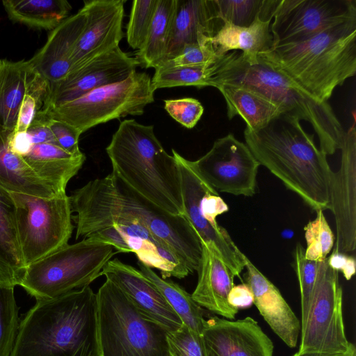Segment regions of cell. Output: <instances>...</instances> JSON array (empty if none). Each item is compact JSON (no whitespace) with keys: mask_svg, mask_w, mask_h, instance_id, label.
<instances>
[{"mask_svg":"<svg viewBox=\"0 0 356 356\" xmlns=\"http://www.w3.org/2000/svg\"><path fill=\"white\" fill-rule=\"evenodd\" d=\"M76 238L85 229L118 218H132L143 223L165 243L188 268L199 267L202 244L184 216L172 215L159 208L125 184L115 172L88 181L69 196Z\"/></svg>","mask_w":356,"mask_h":356,"instance_id":"cell-1","label":"cell"},{"mask_svg":"<svg viewBox=\"0 0 356 356\" xmlns=\"http://www.w3.org/2000/svg\"><path fill=\"white\" fill-rule=\"evenodd\" d=\"M300 120L282 113L262 129L244 130L245 144L259 161L313 210L330 209L334 172Z\"/></svg>","mask_w":356,"mask_h":356,"instance_id":"cell-2","label":"cell"},{"mask_svg":"<svg viewBox=\"0 0 356 356\" xmlns=\"http://www.w3.org/2000/svg\"><path fill=\"white\" fill-rule=\"evenodd\" d=\"M10 356H100L96 293L88 286L36 300L19 322Z\"/></svg>","mask_w":356,"mask_h":356,"instance_id":"cell-3","label":"cell"},{"mask_svg":"<svg viewBox=\"0 0 356 356\" xmlns=\"http://www.w3.org/2000/svg\"><path fill=\"white\" fill-rule=\"evenodd\" d=\"M258 60L282 73L320 102L356 73V19L298 42L272 47Z\"/></svg>","mask_w":356,"mask_h":356,"instance_id":"cell-4","label":"cell"},{"mask_svg":"<svg viewBox=\"0 0 356 356\" xmlns=\"http://www.w3.org/2000/svg\"><path fill=\"white\" fill-rule=\"evenodd\" d=\"M113 172L146 200L175 216H184L176 161L156 138L153 125L124 120L106 148Z\"/></svg>","mask_w":356,"mask_h":356,"instance_id":"cell-5","label":"cell"},{"mask_svg":"<svg viewBox=\"0 0 356 356\" xmlns=\"http://www.w3.org/2000/svg\"><path fill=\"white\" fill-rule=\"evenodd\" d=\"M213 67L211 86L232 84L251 88L280 105L286 113L308 122L318 136L320 149L326 155L341 149L345 131L328 102L314 99L264 63L249 64L241 51L220 56Z\"/></svg>","mask_w":356,"mask_h":356,"instance_id":"cell-6","label":"cell"},{"mask_svg":"<svg viewBox=\"0 0 356 356\" xmlns=\"http://www.w3.org/2000/svg\"><path fill=\"white\" fill-rule=\"evenodd\" d=\"M96 296L100 356H170L167 332L144 318L115 284L106 280Z\"/></svg>","mask_w":356,"mask_h":356,"instance_id":"cell-7","label":"cell"},{"mask_svg":"<svg viewBox=\"0 0 356 356\" xmlns=\"http://www.w3.org/2000/svg\"><path fill=\"white\" fill-rule=\"evenodd\" d=\"M117 252L92 238L68 243L26 266L19 286L36 300L61 296L90 286Z\"/></svg>","mask_w":356,"mask_h":356,"instance_id":"cell-8","label":"cell"},{"mask_svg":"<svg viewBox=\"0 0 356 356\" xmlns=\"http://www.w3.org/2000/svg\"><path fill=\"white\" fill-rule=\"evenodd\" d=\"M154 91L149 75L135 71L122 81L97 88L76 99L42 111L51 118L73 126L82 134L114 119L143 114L145 106L154 101Z\"/></svg>","mask_w":356,"mask_h":356,"instance_id":"cell-9","label":"cell"},{"mask_svg":"<svg viewBox=\"0 0 356 356\" xmlns=\"http://www.w3.org/2000/svg\"><path fill=\"white\" fill-rule=\"evenodd\" d=\"M172 153L180 174L185 217L200 241L212 246L233 275L239 276L245 268V254L216 221L229 210L227 204L202 178L192 161L173 149Z\"/></svg>","mask_w":356,"mask_h":356,"instance_id":"cell-10","label":"cell"},{"mask_svg":"<svg viewBox=\"0 0 356 356\" xmlns=\"http://www.w3.org/2000/svg\"><path fill=\"white\" fill-rule=\"evenodd\" d=\"M10 195L16 208L17 237L25 268L68 244L74 226L66 193L49 198Z\"/></svg>","mask_w":356,"mask_h":356,"instance_id":"cell-11","label":"cell"},{"mask_svg":"<svg viewBox=\"0 0 356 356\" xmlns=\"http://www.w3.org/2000/svg\"><path fill=\"white\" fill-rule=\"evenodd\" d=\"M342 289L339 272L321 261L307 315L301 323L298 352L343 353L354 345L348 341L343 319Z\"/></svg>","mask_w":356,"mask_h":356,"instance_id":"cell-12","label":"cell"},{"mask_svg":"<svg viewBox=\"0 0 356 356\" xmlns=\"http://www.w3.org/2000/svg\"><path fill=\"white\" fill-rule=\"evenodd\" d=\"M353 19L355 0H279L270 27L273 47L306 40Z\"/></svg>","mask_w":356,"mask_h":356,"instance_id":"cell-13","label":"cell"},{"mask_svg":"<svg viewBox=\"0 0 356 356\" xmlns=\"http://www.w3.org/2000/svg\"><path fill=\"white\" fill-rule=\"evenodd\" d=\"M193 163L216 191L246 197L256 193L260 163L232 134L216 140L210 150Z\"/></svg>","mask_w":356,"mask_h":356,"instance_id":"cell-14","label":"cell"},{"mask_svg":"<svg viewBox=\"0 0 356 356\" xmlns=\"http://www.w3.org/2000/svg\"><path fill=\"white\" fill-rule=\"evenodd\" d=\"M140 65L136 56H131L118 47L70 72L63 79L49 83L41 110H49L97 88L122 81Z\"/></svg>","mask_w":356,"mask_h":356,"instance_id":"cell-15","label":"cell"},{"mask_svg":"<svg viewBox=\"0 0 356 356\" xmlns=\"http://www.w3.org/2000/svg\"><path fill=\"white\" fill-rule=\"evenodd\" d=\"M341 165L334 172L330 209L334 214L337 239L334 251L346 254L356 248V128L355 120L344 132Z\"/></svg>","mask_w":356,"mask_h":356,"instance_id":"cell-16","label":"cell"},{"mask_svg":"<svg viewBox=\"0 0 356 356\" xmlns=\"http://www.w3.org/2000/svg\"><path fill=\"white\" fill-rule=\"evenodd\" d=\"M83 3L86 24L72 54L70 72L119 47L124 37V0H85Z\"/></svg>","mask_w":356,"mask_h":356,"instance_id":"cell-17","label":"cell"},{"mask_svg":"<svg viewBox=\"0 0 356 356\" xmlns=\"http://www.w3.org/2000/svg\"><path fill=\"white\" fill-rule=\"evenodd\" d=\"M102 275L115 284L144 318L167 332L182 325V321L158 288L140 270L115 258L106 264Z\"/></svg>","mask_w":356,"mask_h":356,"instance_id":"cell-18","label":"cell"},{"mask_svg":"<svg viewBox=\"0 0 356 356\" xmlns=\"http://www.w3.org/2000/svg\"><path fill=\"white\" fill-rule=\"evenodd\" d=\"M202 337L208 356H273L274 346L258 323L218 316L205 320Z\"/></svg>","mask_w":356,"mask_h":356,"instance_id":"cell-19","label":"cell"},{"mask_svg":"<svg viewBox=\"0 0 356 356\" xmlns=\"http://www.w3.org/2000/svg\"><path fill=\"white\" fill-rule=\"evenodd\" d=\"M108 226H113L118 231L138 261L159 270L162 278L182 279L190 274L184 263L165 243L153 234L143 223L132 218L104 221L84 230L79 238H86L94 232Z\"/></svg>","mask_w":356,"mask_h":356,"instance_id":"cell-20","label":"cell"},{"mask_svg":"<svg viewBox=\"0 0 356 356\" xmlns=\"http://www.w3.org/2000/svg\"><path fill=\"white\" fill-rule=\"evenodd\" d=\"M223 24L215 0H176L165 60L176 57L187 44L210 41Z\"/></svg>","mask_w":356,"mask_h":356,"instance_id":"cell-21","label":"cell"},{"mask_svg":"<svg viewBox=\"0 0 356 356\" xmlns=\"http://www.w3.org/2000/svg\"><path fill=\"white\" fill-rule=\"evenodd\" d=\"M246 284L253 294V304L271 330L286 346L295 348L300 322L279 289L245 255Z\"/></svg>","mask_w":356,"mask_h":356,"instance_id":"cell-22","label":"cell"},{"mask_svg":"<svg viewBox=\"0 0 356 356\" xmlns=\"http://www.w3.org/2000/svg\"><path fill=\"white\" fill-rule=\"evenodd\" d=\"M201 244L197 283L191 297L199 306L234 320L238 310L229 304L228 295L235 276L212 246L204 242Z\"/></svg>","mask_w":356,"mask_h":356,"instance_id":"cell-23","label":"cell"},{"mask_svg":"<svg viewBox=\"0 0 356 356\" xmlns=\"http://www.w3.org/2000/svg\"><path fill=\"white\" fill-rule=\"evenodd\" d=\"M85 24L86 16L81 8L52 30L44 46L29 60L49 83L58 82L70 73L71 56Z\"/></svg>","mask_w":356,"mask_h":356,"instance_id":"cell-24","label":"cell"},{"mask_svg":"<svg viewBox=\"0 0 356 356\" xmlns=\"http://www.w3.org/2000/svg\"><path fill=\"white\" fill-rule=\"evenodd\" d=\"M49 83L29 60H0V126L15 130L26 95Z\"/></svg>","mask_w":356,"mask_h":356,"instance_id":"cell-25","label":"cell"},{"mask_svg":"<svg viewBox=\"0 0 356 356\" xmlns=\"http://www.w3.org/2000/svg\"><path fill=\"white\" fill-rule=\"evenodd\" d=\"M13 131L0 126V187L10 193L47 198L65 194L66 191L39 177L11 151L8 138Z\"/></svg>","mask_w":356,"mask_h":356,"instance_id":"cell-26","label":"cell"},{"mask_svg":"<svg viewBox=\"0 0 356 356\" xmlns=\"http://www.w3.org/2000/svg\"><path fill=\"white\" fill-rule=\"evenodd\" d=\"M22 159L39 177L65 191L69 181L81 168L86 156H76L56 143L42 142L30 143Z\"/></svg>","mask_w":356,"mask_h":356,"instance_id":"cell-27","label":"cell"},{"mask_svg":"<svg viewBox=\"0 0 356 356\" xmlns=\"http://www.w3.org/2000/svg\"><path fill=\"white\" fill-rule=\"evenodd\" d=\"M271 22L263 21L259 15L247 27L224 22L211 42L218 56H222L232 50H240L243 58L249 64L254 65L258 63V55L273 47Z\"/></svg>","mask_w":356,"mask_h":356,"instance_id":"cell-28","label":"cell"},{"mask_svg":"<svg viewBox=\"0 0 356 356\" xmlns=\"http://www.w3.org/2000/svg\"><path fill=\"white\" fill-rule=\"evenodd\" d=\"M224 97L229 120L236 115L246 122V128L258 131L285 110L259 92L241 85L220 84L217 88Z\"/></svg>","mask_w":356,"mask_h":356,"instance_id":"cell-29","label":"cell"},{"mask_svg":"<svg viewBox=\"0 0 356 356\" xmlns=\"http://www.w3.org/2000/svg\"><path fill=\"white\" fill-rule=\"evenodd\" d=\"M25 271L16 222V208L8 191L0 187V284L19 285Z\"/></svg>","mask_w":356,"mask_h":356,"instance_id":"cell-30","label":"cell"},{"mask_svg":"<svg viewBox=\"0 0 356 356\" xmlns=\"http://www.w3.org/2000/svg\"><path fill=\"white\" fill-rule=\"evenodd\" d=\"M2 4L12 22L51 31L68 17L72 10L66 0H4Z\"/></svg>","mask_w":356,"mask_h":356,"instance_id":"cell-31","label":"cell"},{"mask_svg":"<svg viewBox=\"0 0 356 356\" xmlns=\"http://www.w3.org/2000/svg\"><path fill=\"white\" fill-rule=\"evenodd\" d=\"M176 0H158L146 40L136 58L145 68H156L165 59Z\"/></svg>","mask_w":356,"mask_h":356,"instance_id":"cell-32","label":"cell"},{"mask_svg":"<svg viewBox=\"0 0 356 356\" xmlns=\"http://www.w3.org/2000/svg\"><path fill=\"white\" fill-rule=\"evenodd\" d=\"M137 264L140 272L158 288L182 323L201 334L205 319L201 307L193 300L191 294L173 281L162 278L150 267L138 261Z\"/></svg>","mask_w":356,"mask_h":356,"instance_id":"cell-33","label":"cell"},{"mask_svg":"<svg viewBox=\"0 0 356 356\" xmlns=\"http://www.w3.org/2000/svg\"><path fill=\"white\" fill-rule=\"evenodd\" d=\"M279 0H215L219 17L223 22L247 27L257 17L272 20Z\"/></svg>","mask_w":356,"mask_h":356,"instance_id":"cell-34","label":"cell"},{"mask_svg":"<svg viewBox=\"0 0 356 356\" xmlns=\"http://www.w3.org/2000/svg\"><path fill=\"white\" fill-rule=\"evenodd\" d=\"M204 66H159L152 78L154 90L177 86H195L201 88L211 86L213 65Z\"/></svg>","mask_w":356,"mask_h":356,"instance_id":"cell-35","label":"cell"},{"mask_svg":"<svg viewBox=\"0 0 356 356\" xmlns=\"http://www.w3.org/2000/svg\"><path fill=\"white\" fill-rule=\"evenodd\" d=\"M14 287L0 284V356H10L19 325Z\"/></svg>","mask_w":356,"mask_h":356,"instance_id":"cell-36","label":"cell"},{"mask_svg":"<svg viewBox=\"0 0 356 356\" xmlns=\"http://www.w3.org/2000/svg\"><path fill=\"white\" fill-rule=\"evenodd\" d=\"M323 211H316L315 219L304 227L307 244L305 257L309 260L322 261L326 259L334 245L335 238Z\"/></svg>","mask_w":356,"mask_h":356,"instance_id":"cell-37","label":"cell"},{"mask_svg":"<svg viewBox=\"0 0 356 356\" xmlns=\"http://www.w3.org/2000/svg\"><path fill=\"white\" fill-rule=\"evenodd\" d=\"M158 0H134L127 26V40L134 49L143 45L150 29Z\"/></svg>","mask_w":356,"mask_h":356,"instance_id":"cell-38","label":"cell"},{"mask_svg":"<svg viewBox=\"0 0 356 356\" xmlns=\"http://www.w3.org/2000/svg\"><path fill=\"white\" fill-rule=\"evenodd\" d=\"M321 261L309 260L305 257V249L300 244L296 247L294 268L299 284L301 300V323L306 319L309 304L317 281Z\"/></svg>","mask_w":356,"mask_h":356,"instance_id":"cell-39","label":"cell"},{"mask_svg":"<svg viewBox=\"0 0 356 356\" xmlns=\"http://www.w3.org/2000/svg\"><path fill=\"white\" fill-rule=\"evenodd\" d=\"M166 339L170 356H208L202 334L184 324L167 332Z\"/></svg>","mask_w":356,"mask_h":356,"instance_id":"cell-40","label":"cell"},{"mask_svg":"<svg viewBox=\"0 0 356 356\" xmlns=\"http://www.w3.org/2000/svg\"><path fill=\"white\" fill-rule=\"evenodd\" d=\"M219 57L210 40L202 44H191L184 46L176 57L163 61L159 66L209 67L214 64Z\"/></svg>","mask_w":356,"mask_h":356,"instance_id":"cell-41","label":"cell"},{"mask_svg":"<svg viewBox=\"0 0 356 356\" xmlns=\"http://www.w3.org/2000/svg\"><path fill=\"white\" fill-rule=\"evenodd\" d=\"M164 108L175 120L189 129L196 125L204 113L202 104L191 97L165 99Z\"/></svg>","mask_w":356,"mask_h":356,"instance_id":"cell-42","label":"cell"},{"mask_svg":"<svg viewBox=\"0 0 356 356\" xmlns=\"http://www.w3.org/2000/svg\"><path fill=\"white\" fill-rule=\"evenodd\" d=\"M46 118L49 128L63 149L76 156L83 154L79 147V139L81 134L75 127L47 115Z\"/></svg>","mask_w":356,"mask_h":356,"instance_id":"cell-43","label":"cell"},{"mask_svg":"<svg viewBox=\"0 0 356 356\" xmlns=\"http://www.w3.org/2000/svg\"><path fill=\"white\" fill-rule=\"evenodd\" d=\"M327 261L330 267L338 272L340 270L347 280H350L355 273V259L351 256L333 250Z\"/></svg>","mask_w":356,"mask_h":356,"instance_id":"cell-44","label":"cell"},{"mask_svg":"<svg viewBox=\"0 0 356 356\" xmlns=\"http://www.w3.org/2000/svg\"><path fill=\"white\" fill-rule=\"evenodd\" d=\"M253 300L252 292L246 283L234 285L228 295L229 304L238 310L250 307Z\"/></svg>","mask_w":356,"mask_h":356,"instance_id":"cell-45","label":"cell"},{"mask_svg":"<svg viewBox=\"0 0 356 356\" xmlns=\"http://www.w3.org/2000/svg\"><path fill=\"white\" fill-rule=\"evenodd\" d=\"M293 356H356V350L353 346L347 352L343 353L327 354L318 353H300L298 351Z\"/></svg>","mask_w":356,"mask_h":356,"instance_id":"cell-46","label":"cell"}]
</instances>
